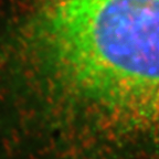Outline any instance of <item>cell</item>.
<instances>
[{
	"instance_id": "obj_1",
	"label": "cell",
	"mask_w": 159,
	"mask_h": 159,
	"mask_svg": "<svg viewBox=\"0 0 159 159\" xmlns=\"http://www.w3.org/2000/svg\"><path fill=\"white\" fill-rule=\"evenodd\" d=\"M0 99L89 159H159V0H15Z\"/></svg>"
}]
</instances>
